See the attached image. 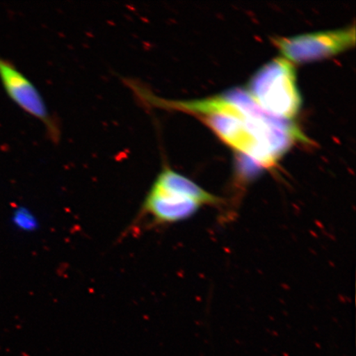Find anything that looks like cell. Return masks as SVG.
Instances as JSON below:
<instances>
[{
    "label": "cell",
    "instance_id": "cell-1",
    "mask_svg": "<svg viewBox=\"0 0 356 356\" xmlns=\"http://www.w3.org/2000/svg\"><path fill=\"white\" fill-rule=\"evenodd\" d=\"M146 108L181 111L195 115L257 167L271 168L296 142H309L295 123L262 109L246 90L235 88L210 99L169 100L146 87L136 92Z\"/></svg>",
    "mask_w": 356,
    "mask_h": 356
},
{
    "label": "cell",
    "instance_id": "cell-3",
    "mask_svg": "<svg viewBox=\"0 0 356 356\" xmlns=\"http://www.w3.org/2000/svg\"><path fill=\"white\" fill-rule=\"evenodd\" d=\"M248 92L266 113L288 121L301 108L295 67L283 57L261 67L250 80Z\"/></svg>",
    "mask_w": 356,
    "mask_h": 356
},
{
    "label": "cell",
    "instance_id": "cell-4",
    "mask_svg": "<svg viewBox=\"0 0 356 356\" xmlns=\"http://www.w3.org/2000/svg\"><path fill=\"white\" fill-rule=\"evenodd\" d=\"M283 58L291 63H308L326 59L348 50L355 44L354 26L344 29L307 33L274 39Z\"/></svg>",
    "mask_w": 356,
    "mask_h": 356
},
{
    "label": "cell",
    "instance_id": "cell-2",
    "mask_svg": "<svg viewBox=\"0 0 356 356\" xmlns=\"http://www.w3.org/2000/svg\"><path fill=\"white\" fill-rule=\"evenodd\" d=\"M207 206V195L198 185L184 177H168L154 181L136 221L149 217V227L176 224Z\"/></svg>",
    "mask_w": 356,
    "mask_h": 356
},
{
    "label": "cell",
    "instance_id": "cell-5",
    "mask_svg": "<svg viewBox=\"0 0 356 356\" xmlns=\"http://www.w3.org/2000/svg\"><path fill=\"white\" fill-rule=\"evenodd\" d=\"M0 79L8 97L15 104L25 113L40 120L46 127L48 136L53 141L59 140V126L49 113L41 93L24 74L2 57H0Z\"/></svg>",
    "mask_w": 356,
    "mask_h": 356
}]
</instances>
